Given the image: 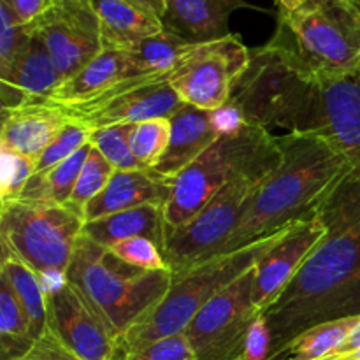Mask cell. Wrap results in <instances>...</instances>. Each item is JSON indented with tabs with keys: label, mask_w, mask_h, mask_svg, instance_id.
Segmentation results:
<instances>
[{
	"label": "cell",
	"mask_w": 360,
	"mask_h": 360,
	"mask_svg": "<svg viewBox=\"0 0 360 360\" xmlns=\"http://www.w3.org/2000/svg\"><path fill=\"white\" fill-rule=\"evenodd\" d=\"M313 211L327 234L264 311L273 334L269 360L319 323L360 315V167H350Z\"/></svg>",
	"instance_id": "cell-1"
},
{
	"label": "cell",
	"mask_w": 360,
	"mask_h": 360,
	"mask_svg": "<svg viewBox=\"0 0 360 360\" xmlns=\"http://www.w3.org/2000/svg\"><path fill=\"white\" fill-rule=\"evenodd\" d=\"M278 144L280 165L264 179L217 255L276 234L308 217L352 167L343 155L315 134L288 132L278 137Z\"/></svg>",
	"instance_id": "cell-2"
},
{
	"label": "cell",
	"mask_w": 360,
	"mask_h": 360,
	"mask_svg": "<svg viewBox=\"0 0 360 360\" xmlns=\"http://www.w3.org/2000/svg\"><path fill=\"white\" fill-rule=\"evenodd\" d=\"M319 72L302 60L287 32L278 27L267 44L252 49L248 70L225 109L236 122L266 130L304 132Z\"/></svg>",
	"instance_id": "cell-3"
},
{
	"label": "cell",
	"mask_w": 360,
	"mask_h": 360,
	"mask_svg": "<svg viewBox=\"0 0 360 360\" xmlns=\"http://www.w3.org/2000/svg\"><path fill=\"white\" fill-rule=\"evenodd\" d=\"M292 225L234 252L214 255L188 269L172 273L171 287L165 297L123 334L118 352L136 350L144 345L185 333L197 313L214 295L255 267Z\"/></svg>",
	"instance_id": "cell-4"
},
{
	"label": "cell",
	"mask_w": 360,
	"mask_h": 360,
	"mask_svg": "<svg viewBox=\"0 0 360 360\" xmlns=\"http://www.w3.org/2000/svg\"><path fill=\"white\" fill-rule=\"evenodd\" d=\"M281 162L278 137L262 127L234 122L172 181L165 206L167 231L192 220L229 181L255 169H274Z\"/></svg>",
	"instance_id": "cell-5"
},
{
	"label": "cell",
	"mask_w": 360,
	"mask_h": 360,
	"mask_svg": "<svg viewBox=\"0 0 360 360\" xmlns=\"http://www.w3.org/2000/svg\"><path fill=\"white\" fill-rule=\"evenodd\" d=\"M171 278L169 269L144 271L123 262L111 250L84 234L77 241L65 273V280L90 299L118 340L165 297Z\"/></svg>",
	"instance_id": "cell-6"
},
{
	"label": "cell",
	"mask_w": 360,
	"mask_h": 360,
	"mask_svg": "<svg viewBox=\"0 0 360 360\" xmlns=\"http://www.w3.org/2000/svg\"><path fill=\"white\" fill-rule=\"evenodd\" d=\"M278 27L316 72L350 74L360 69L357 0H276Z\"/></svg>",
	"instance_id": "cell-7"
},
{
	"label": "cell",
	"mask_w": 360,
	"mask_h": 360,
	"mask_svg": "<svg viewBox=\"0 0 360 360\" xmlns=\"http://www.w3.org/2000/svg\"><path fill=\"white\" fill-rule=\"evenodd\" d=\"M84 214L67 204L16 199L0 204V243L42 280L65 278Z\"/></svg>",
	"instance_id": "cell-8"
},
{
	"label": "cell",
	"mask_w": 360,
	"mask_h": 360,
	"mask_svg": "<svg viewBox=\"0 0 360 360\" xmlns=\"http://www.w3.org/2000/svg\"><path fill=\"white\" fill-rule=\"evenodd\" d=\"M274 169H255L236 176L192 220L167 231L164 257L171 273L188 269L220 252L257 190Z\"/></svg>",
	"instance_id": "cell-9"
},
{
	"label": "cell",
	"mask_w": 360,
	"mask_h": 360,
	"mask_svg": "<svg viewBox=\"0 0 360 360\" xmlns=\"http://www.w3.org/2000/svg\"><path fill=\"white\" fill-rule=\"evenodd\" d=\"M252 49L238 34L207 42H188L167 72V83L183 104L218 112L231 102L248 70Z\"/></svg>",
	"instance_id": "cell-10"
},
{
	"label": "cell",
	"mask_w": 360,
	"mask_h": 360,
	"mask_svg": "<svg viewBox=\"0 0 360 360\" xmlns=\"http://www.w3.org/2000/svg\"><path fill=\"white\" fill-rule=\"evenodd\" d=\"M255 267L214 295L186 327L197 360H243L248 330L260 311L253 302Z\"/></svg>",
	"instance_id": "cell-11"
},
{
	"label": "cell",
	"mask_w": 360,
	"mask_h": 360,
	"mask_svg": "<svg viewBox=\"0 0 360 360\" xmlns=\"http://www.w3.org/2000/svg\"><path fill=\"white\" fill-rule=\"evenodd\" d=\"M56 105V104H55ZM183 105L167 77H132L116 84L95 101L60 105L74 122L97 130L116 125H136L155 118H171Z\"/></svg>",
	"instance_id": "cell-12"
},
{
	"label": "cell",
	"mask_w": 360,
	"mask_h": 360,
	"mask_svg": "<svg viewBox=\"0 0 360 360\" xmlns=\"http://www.w3.org/2000/svg\"><path fill=\"white\" fill-rule=\"evenodd\" d=\"M315 134L360 167V69L350 74L319 72L304 132Z\"/></svg>",
	"instance_id": "cell-13"
},
{
	"label": "cell",
	"mask_w": 360,
	"mask_h": 360,
	"mask_svg": "<svg viewBox=\"0 0 360 360\" xmlns=\"http://www.w3.org/2000/svg\"><path fill=\"white\" fill-rule=\"evenodd\" d=\"M28 28L44 42L63 81L79 72L102 49L101 27L90 0H53Z\"/></svg>",
	"instance_id": "cell-14"
},
{
	"label": "cell",
	"mask_w": 360,
	"mask_h": 360,
	"mask_svg": "<svg viewBox=\"0 0 360 360\" xmlns=\"http://www.w3.org/2000/svg\"><path fill=\"white\" fill-rule=\"evenodd\" d=\"M48 327L81 360L116 357V333L90 299L65 278L48 290Z\"/></svg>",
	"instance_id": "cell-15"
},
{
	"label": "cell",
	"mask_w": 360,
	"mask_h": 360,
	"mask_svg": "<svg viewBox=\"0 0 360 360\" xmlns=\"http://www.w3.org/2000/svg\"><path fill=\"white\" fill-rule=\"evenodd\" d=\"M326 234L327 225L311 211L308 217L295 221L287 234L257 262L253 302L260 313L269 309L283 294Z\"/></svg>",
	"instance_id": "cell-16"
},
{
	"label": "cell",
	"mask_w": 360,
	"mask_h": 360,
	"mask_svg": "<svg viewBox=\"0 0 360 360\" xmlns=\"http://www.w3.org/2000/svg\"><path fill=\"white\" fill-rule=\"evenodd\" d=\"M62 83V74L44 42L30 30L27 44L6 69L0 70L2 109L27 101H46Z\"/></svg>",
	"instance_id": "cell-17"
},
{
	"label": "cell",
	"mask_w": 360,
	"mask_h": 360,
	"mask_svg": "<svg viewBox=\"0 0 360 360\" xmlns=\"http://www.w3.org/2000/svg\"><path fill=\"white\" fill-rule=\"evenodd\" d=\"M69 116L48 101H27L2 109L0 146L11 148L37 160L42 151L60 136Z\"/></svg>",
	"instance_id": "cell-18"
},
{
	"label": "cell",
	"mask_w": 360,
	"mask_h": 360,
	"mask_svg": "<svg viewBox=\"0 0 360 360\" xmlns=\"http://www.w3.org/2000/svg\"><path fill=\"white\" fill-rule=\"evenodd\" d=\"M218 112L183 104L171 116V143L155 171L174 181L176 176L200 157L224 132Z\"/></svg>",
	"instance_id": "cell-19"
},
{
	"label": "cell",
	"mask_w": 360,
	"mask_h": 360,
	"mask_svg": "<svg viewBox=\"0 0 360 360\" xmlns=\"http://www.w3.org/2000/svg\"><path fill=\"white\" fill-rule=\"evenodd\" d=\"M171 195L172 179L164 178L157 171H116L104 192L84 207V224L144 204L167 206Z\"/></svg>",
	"instance_id": "cell-20"
},
{
	"label": "cell",
	"mask_w": 360,
	"mask_h": 360,
	"mask_svg": "<svg viewBox=\"0 0 360 360\" xmlns=\"http://www.w3.org/2000/svg\"><path fill=\"white\" fill-rule=\"evenodd\" d=\"M132 77L143 76L134 70L125 49L102 48L94 60H90L72 77L63 81L46 101L56 105L84 104L102 97L116 84Z\"/></svg>",
	"instance_id": "cell-21"
},
{
	"label": "cell",
	"mask_w": 360,
	"mask_h": 360,
	"mask_svg": "<svg viewBox=\"0 0 360 360\" xmlns=\"http://www.w3.org/2000/svg\"><path fill=\"white\" fill-rule=\"evenodd\" d=\"M246 7L245 0H165L162 23L186 42H207L227 37L232 13Z\"/></svg>",
	"instance_id": "cell-22"
},
{
	"label": "cell",
	"mask_w": 360,
	"mask_h": 360,
	"mask_svg": "<svg viewBox=\"0 0 360 360\" xmlns=\"http://www.w3.org/2000/svg\"><path fill=\"white\" fill-rule=\"evenodd\" d=\"M98 20L102 48L127 49L148 37L160 34V18L137 0H90Z\"/></svg>",
	"instance_id": "cell-23"
},
{
	"label": "cell",
	"mask_w": 360,
	"mask_h": 360,
	"mask_svg": "<svg viewBox=\"0 0 360 360\" xmlns=\"http://www.w3.org/2000/svg\"><path fill=\"white\" fill-rule=\"evenodd\" d=\"M83 234L97 245L109 248L118 241L132 238H148L157 243L164 252L167 238L165 206L162 204H144L132 210L108 214L98 220L86 221Z\"/></svg>",
	"instance_id": "cell-24"
},
{
	"label": "cell",
	"mask_w": 360,
	"mask_h": 360,
	"mask_svg": "<svg viewBox=\"0 0 360 360\" xmlns=\"http://www.w3.org/2000/svg\"><path fill=\"white\" fill-rule=\"evenodd\" d=\"M0 280L6 281L27 313L34 336L37 340L48 327V285L32 267L21 262L9 250L2 248Z\"/></svg>",
	"instance_id": "cell-25"
},
{
	"label": "cell",
	"mask_w": 360,
	"mask_h": 360,
	"mask_svg": "<svg viewBox=\"0 0 360 360\" xmlns=\"http://www.w3.org/2000/svg\"><path fill=\"white\" fill-rule=\"evenodd\" d=\"M359 322L360 315H354L319 323L299 334L283 348L276 360H326L334 357L347 343Z\"/></svg>",
	"instance_id": "cell-26"
},
{
	"label": "cell",
	"mask_w": 360,
	"mask_h": 360,
	"mask_svg": "<svg viewBox=\"0 0 360 360\" xmlns=\"http://www.w3.org/2000/svg\"><path fill=\"white\" fill-rule=\"evenodd\" d=\"M91 143L81 148L79 151L69 157L67 160L60 162L55 167L48 169L44 172H37L34 178L25 186L20 199H34V200H48V202L67 204L74 192L77 178H79L81 167L90 153Z\"/></svg>",
	"instance_id": "cell-27"
},
{
	"label": "cell",
	"mask_w": 360,
	"mask_h": 360,
	"mask_svg": "<svg viewBox=\"0 0 360 360\" xmlns=\"http://www.w3.org/2000/svg\"><path fill=\"white\" fill-rule=\"evenodd\" d=\"M35 336L27 313L9 285L0 280V354L2 360L23 357L34 345Z\"/></svg>",
	"instance_id": "cell-28"
},
{
	"label": "cell",
	"mask_w": 360,
	"mask_h": 360,
	"mask_svg": "<svg viewBox=\"0 0 360 360\" xmlns=\"http://www.w3.org/2000/svg\"><path fill=\"white\" fill-rule=\"evenodd\" d=\"M186 44L188 42L185 39L164 28L160 34L144 39V41L127 48L125 51L134 70L139 76L167 77V72L172 69L179 53Z\"/></svg>",
	"instance_id": "cell-29"
},
{
	"label": "cell",
	"mask_w": 360,
	"mask_h": 360,
	"mask_svg": "<svg viewBox=\"0 0 360 360\" xmlns=\"http://www.w3.org/2000/svg\"><path fill=\"white\" fill-rule=\"evenodd\" d=\"M171 143V120L155 118L132 125L130 130V148L146 171H155L167 151Z\"/></svg>",
	"instance_id": "cell-30"
},
{
	"label": "cell",
	"mask_w": 360,
	"mask_h": 360,
	"mask_svg": "<svg viewBox=\"0 0 360 360\" xmlns=\"http://www.w3.org/2000/svg\"><path fill=\"white\" fill-rule=\"evenodd\" d=\"M115 172L116 169L109 164L108 158L91 144L90 153H88L86 160H84L83 167H81L79 178H77V183L74 186V192L67 206L84 214V207L95 197L104 192V188L109 185Z\"/></svg>",
	"instance_id": "cell-31"
},
{
	"label": "cell",
	"mask_w": 360,
	"mask_h": 360,
	"mask_svg": "<svg viewBox=\"0 0 360 360\" xmlns=\"http://www.w3.org/2000/svg\"><path fill=\"white\" fill-rule=\"evenodd\" d=\"M130 130H132V125H116L97 129L91 132L90 143L108 158V162L116 171L143 169L134 157L132 148H130Z\"/></svg>",
	"instance_id": "cell-32"
},
{
	"label": "cell",
	"mask_w": 360,
	"mask_h": 360,
	"mask_svg": "<svg viewBox=\"0 0 360 360\" xmlns=\"http://www.w3.org/2000/svg\"><path fill=\"white\" fill-rule=\"evenodd\" d=\"M2 162V181H0V204L13 202L20 199L25 186L37 172L35 158L21 155L11 148L0 146Z\"/></svg>",
	"instance_id": "cell-33"
},
{
	"label": "cell",
	"mask_w": 360,
	"mask_h": 360,
	"mask_svg": "<svg viewBox=\"0 0 360 360\" xmlns=\"http://www.w3.org/2000/svg\"><path fill=\"white\" fill-rule=\"evenodd\" d=\"M94 130L88 129L86 125L79 122H74L69 118V123L65 125V129L60 132V136L42 151L41 157L35 160L37 165V172H44L48 169L55 167L60 162L67 160L69 157H72L76 151H79L81 148L86 146L90 143V137ZM35 172V174H37Z\"/></svg>",
	"instance_id": "cell-34"
},
{
	"label": "cell",
	"mask_w": 360,
	"mask_h": 360,
	"mask_svg": "<svg viewBox=\"0 0 360 360\" xmlns=\"http://www.w3.org/2000/svg\"><path fill=\"white\" fill-rule=\"evenodd\" d=\"M112 253L123 262L144 271H165L169 269L164 252L157 243L148 238H132L118 241L109 246ZM171 271V269H169Z\"/></svg>",
	"instance_id": "cell-35"
},
{
	"label": "cell",
	"mask_w": 360,
	"mask_h": 360,
	"mask_svg": "<svg viewBox=\"0 0 360 360\" xmlns=\"http://www.w3.org/2000/svg\"><path fill=\"white\" fill-rule=\"evenodd\" d=\"M115 360H197L188 338L183 334L164 338L136 350L116 352Z\"/></svg>",
	"instance_id": "cell-36"
},
{
	"label": "cell",
	"mask_w": 360,
	"mask_h": 360,
	"mask_svg": "<svg viewBox=\"0 0 360 360\" xmlns=\"http://www.w3.org/2000/svg\"><path fill=\"white\" fill-rule=\"evenodd\" d=\"M30 39V28L21 23L7 4L0 0V70L6 69Z\"/></svg>",
	"instance_id": "cell-37"
},
{
	"label": "cell",
	"mask_w": 360,
	"mask_h": 360,
	"mask_svg": "<svg viewBox=\"0 0 360 360\" xmlns=\"http://www.w3.org/2000/svg\"><path fill=\"white\" fill-rule=\"evenodd\" d=\"M16 360H81L74 352L63 345V341L49 327L42 330L41 336L34 341L30 350Z\"/></svg>",
	"instance_id": "cell-38"
},
{
	"label": "cell",
	"mask_w": 360,
	"mask_h": 360,
	"mask_svg": "<svg viewBox=\"0 0 360 360\" xmlns=\"http://www.w3.org/2000/svg\"><path fill=\"white\" fill-rule=\"evenodd\" d=\"M271 352H273V334H271L266 315L260 313L248 330L243 360H269Z\"/></svg>",
	"instance_id": "cell-39"
},
{
	"label": "cell",
	"mask_w": 360,
	"mask_h": 360,
	"mask_svg": "<svg viewBox=\"0 0 360 360\" xmlns=\"http://www.w3.org/2000/svg\"><path fill=\"white\" fill-rule=\"evenodd\" d=\"M2 2L9 6L21 23L28 25L51 7L53 0H2Z\"/></svg>",
	"instance_id": "cell-40"
},
{
	"label": "cell",
	"mask_w": 360,
	"mask_h": 360,
	"mask_svg": "<svg viewBox=\"0 0 360 360\" xmlns=\"http://www.w3.org/2000/svg\"><path fill=\"white\" fill-rule=\"evenodd\" d=\"M357 348H360V322H359V326L355 327L354 330H352V334L350 336H348V340H347V343L343 345V348H341L340 352H338V355H334V357H345V355H348V354H352V352H355L357 350Z\"/></svg>",
	"instance_id": "cell-41"
},
{
	"label": "cell",
	"mask_w": 360,
	"mask_h": 360,
	"mask_svg": "<svg viewBox=\"0 0 360 360\" xmlns=\"http://www.w3.org/2000/svg\"><path fill=\"white\" fill-rule=\"evenodd\" d=\"M139 4H143L146 9H150L151 13L157 14L158 18H164V13H165V0H137Z\"/></svg>",
	"instance_id": "cell-42"
},
{
	"label": "cell",
	"mask_w": 360,
	"mask_h": 360,
	"mask_svg": "<svg viewBox=\"0 0 360 360\" xmlns=\"http://www.w3.org/2000/svg\"><path fill=\"white\" fill-rule=\"evenodd\" d=\"M340 359V357H338ZM341 360H360V348H357L355 352H352V354L345 355V357H341Z\"/></svg>",
	"instance_id": "cell-43"
},
{
	"label": "cell",
	"mask_w": 360,
	"mask_h": 360,
	"mask_svg": "<svg viewBox=\"0 0 360 360\" xmlns=\"http://www.w3.org/2000/svg\"><path fill=\"white\" fill-rule=\"evenodd\" d=\"M326 360H341V359H338V357H330V359H326Z\"/></svg>",
	"instance_id": "cell-44"
},
{
	"label": "cell",
	"mask_w": 360,
	"mask_h": 360,
	"mask_svg": "<svg viewBox=\"0 0 360 360\" xmlns=\"http://www.w3.org/2000/svg\"><path fill=\"white\" fill-rule=\"evenodd\" d=\"M357 6H359V9H360V0H357Z\"/></svg>",
	"instance_id": "cell-45"
},
{
	"label": "cell",
	"mask_w": 360,
	"mask_h": 360,
	"mask_svg": "<svg viewBox=\"0 0 360 360\" xmlns=\"http://www.w3.org/2000/svg\"><path fill=\"white\" fill-rule=\"evenodd\" d=\"M274 2H276V0H274Z\"/></svg>",
	"instance_id": "cell-46"
}]
</instances>
